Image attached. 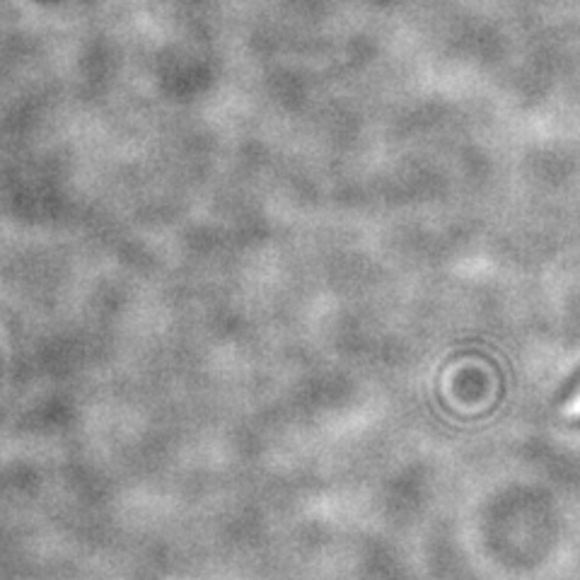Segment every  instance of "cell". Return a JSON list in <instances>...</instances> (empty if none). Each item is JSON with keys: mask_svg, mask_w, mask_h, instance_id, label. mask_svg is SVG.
<instances>
[{"mask_svg": "<svg viewBox=\"0 0 580 580\" xmlns=\"http://www.w3.org/2000/svg\"><path fill=\"white\" fill-rule=\"evenodd\" d=\"M561 411H564L566 419H580V382L576 390L571 392V397L564 402V409Z\"/></svg>", "mask_w": 580, "mask_h": 580, "instance_id": "6da1fadb", "label": "cell"}]
</instances>
